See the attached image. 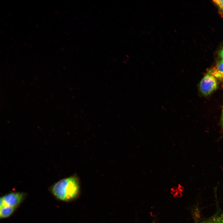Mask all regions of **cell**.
<instances>
[{
    "label": "cell",
    "instance_id": "6da1fadb",
    "mask_svg": "<svg viewBox=\"0 0 223 223\" xmlns=\"http://www.w3.org/2000/svg\"><path fill=\"white\" fill-rule=\"evenodd\" d=\"M52 191L54 195L61 200L72 201L79 195V181L76 176H74L62 179L53 186Z\"/></svg>",
    "mask_w": 223,
    "mask_h": 223
},
{
    "label": "cell",
    "instance_id": "7a4b0ae2",
    "mask_svg": "<svg viewBox=\"0 0 223 223\" xmlns=\"http://www.w3.org/2000/svg\"><path fill=\"white\" fill-rule=\"evenodd\" d=\"M217 86L216 78L208 72L203 77L199 84L200 91L205 96L211 94L216 89Z\"/></svg>",
    "mask_w": 223,
    "mask_h": 223
},
{
    "label": "cell",
    "instance_id": "3957f363",
    "mask_svg": "<svg viewBox=\"0 0 223 223\" xmlns=\"http://www.w3.org/2000/svg\"><path fill=\"white\" fill-rule=\"evenodd\" d=\"M24 196V194L22 193L12 192L5 195L2 198L4 205L15 208L21 203Z\"/></svg>",
    "mask_w": 223,
    "mask_h": 223
},
{
    "label": "cell",
    "instance_id": "277c9868",
    "mask_svg": "<svg viewBox=\"0 0 223 223\" xmlns=\"http://www.w3.org/2000/svg\"><path fill=\"white\" fill-rule=\"evenodd\" d=\"M210 73L216 78L223 81V60L218 62L213 67L208 71Z\"/></svg>",
    "mask_w": 223,
    "mask_h": 223
},
{
    "label": "cell",
    "instance_id": "5b68a950",
    "mask_svg": "<svg viewBox=\"0 0 223 223\" xmlns=\"http://www.w3.org/2000/svg\"><path fill=\"white\" fill-rule=\"evenodd\" d=\"M15 208L4 205L0 208V217L1 218L7 217L13 213Z\"/></svg>",
    "mask_w": 223,
    "mask_h": 223
},
{
    "label": "cell",
    "instance_id": "8992f818",
    "mask_svg": "<svg viewBox=\"0 0 223 223\" xmlns=\"http://www.w3.org/2000/svg\"><path fill=\"white\" fill-rule=\"evenodd\" d=\"M213 1L223 12V0H213Z\"/></svg>",
    "mask_w": 223,
    "mask_h": 223
},
{
    "label": "cell",
    "instance_id": "52a82bcc",
    "mask_svg": "<svg viewBox=\"0 0 223 223\" xmlns=\"http://www.w3.org/2000/svg\"><path fill=\"white\" fill-rule=\"evenodd\" d=\"M219 56L221 60H223V48L221 50L219 53Z\"/></svg>",
    "mask_w": 223,
    "mask_h": 223
},
{
    "label": "cell",
    "instance_id": "ba28073f",
    "mask_svg": "<svg viewBox=\"0 0 223 223\" xmlns=\"http://www.w3.org/2000/svg\"><path fill=\"white\" fill-rule=\"evenodd\" d=\"M221 124L222 126L223 127V108L222 111L221 120Z\"/></svg>",
    "mask_w": 223,
    "mask_h": 223
}]
</instances>
